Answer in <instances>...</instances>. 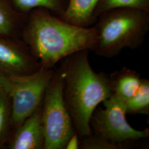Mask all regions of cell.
Segmentation results:
<instances>
[{"mask_svg":"<svg viewBox=\"0 0 149 149\" xmlns=\"http://www.w3.org/2000/svg\"><path fill=\"white\" fill-rule=\"evenodd\" d=\"M89 52L83 50L65 58L58 69L63 79L64 102L80 139L92 134L91 116L112 94L109 75L92 69Z\"/></svg>","mask_w":149,"mask_h":149,"instance_id":"6da1fadb","label":"cell"},{"mask_svg":"<svg viewBox=\"0 0 149 149\" xmlns=\"http://www.w3.org/2000/svg\"><path fill=\"white\" fill-rule=\"evenodd\" d=\"M43 8L33 10L25 37L41 66L51 69L65 58L83 50L93 51L97 42L93 27L64 21Z\"/></svg>","mask_w":149,"mask_h":149,"instance_id":"7a4b0ae2","label":"cell"},{"mask_svg":"<svg viewBox=\"0 0 149 149\" xmlns=\"http://www.w3.org/2000/svg\"><path fill=\"white\" fill-rule=\"evenodd\" d=\"M94 26L97 42L93 51L108 59L123 49H136L149 31V12L132 8H117L98 17Z\"/></svg>","mask_w":149,"mask_h":149,"instance_id":"3957f363","label":"cell"},{"mask_svg":"<svg viewBox=\"0 0 149 149\" xmlns=\"http://www.w3.org/2000/svg\"><path fill=\"white\" fill-rule=\"evenodd\" d=\"M42 122L45 149H65L68 141L76 132L64 102L63 79L58 70L43 97Z\"/></svg>","mask_w":149,"mask_h":149,"instance_id":"277c9868","label":"cell"},{"mask_svg":"<svg viewBox=\"0 0 149 149\" xmlns=\"http://www.w3.org/2000/svg\"><path fill=\"white\" fill-rule=\"evenodd\" d=\"M54 71L41 68L26 75L10 76L7 93L12 100V118L20 126L42 104Z\"/></svg>","mask_w":149,"mask_h":149,"instance_id":"5b68a950","label":"cell"},{"mask_svg":"<svg viewBox=\"0 0 149 149\" xmlns=\"http://www.w3.org/2000/svg\"><path fill=\"white\" fill-rule=\"evenodd\" d=\"M97 107L90 119L93 133L118 144L149 137V129L137 130L127 122L125 102L111 96Z\"/></svg>","mask_w":149,"mask_h":149,"instance_id":"8992f818","label":"cell"},{"mask_svg":"<svg viewBox=\"0 0 149 149\" xmlns=\"http://www.w3.org/2000/svg\"><path fill=\"white\" fill-rule=\"evenodd\" d=\"M41 65L23 50L0 40V69L10 76L26 75L37 71Z\"/></svg>","mask_w":149,"mask_h":149,"instance_id":"52a82bcc","label":"cell"},{"mask_svg":"<svg viewBox=\"0 0 149 149\" xmlns=\"http://www.w3.org/2000/svg\"><path fill=\"white\" fill-rule=\"evenodd\" d=\"M42 104L19 126L11 145L13 149H44Z\"/></svg>","mask_w":149,"mask_h":149,"instance_id":"ba28073f","label":"cell"},{"mask_svg":"<svg viewBox=\"0 0 149 149\" xmlns=\"http://www.w3.org/2000/svg\"><path fill=\"white\" fill-rule=\"evenodd\" d=\"M111 96L126 102L138 90L142 79L136 71L126 67L109 75Z\"/></svg>","mask_w":149,"mask_h":149,"instance_id":"9c48e42d","label":"cell"},{"mask_svg":"<svg viewBox=\"0 0 149 149\" xmlns=\"http://www.w3.org/2000/svg\"><path fill=\"white\" fill-rule=\"evenodd\" d=\"M100 0H69L64 15V21L81 27H89L96 22L95 11Z\"/></svg>","mask_w":149,"mask_h":149,"instance_id":"30bf717a","label":"cell"},{"mask_svg":"<svg viewBox=\"0 0 149 149\" xmlns=\"http://www.w3.org/2000/svg\"><path fill=\"white\" fill-rule=\"evenodd\" d=\"M128 114H149V80L142 79L138 91L125 103Z\"/></svg>","mask_w":149,"mask_h":149,"instance_id":"8fae6325","label":"cell"},{"mask_svg":"<svg viewBox=\"0 0 149 149\" xmlns=\"http://www.w3.org/2000/svg\"><path fill=\"white\" fill-rule=\"evenodd\" d=\"M69 0H13L21 11L29 12L38 8L51 11L59 17L64 15Z\"/></svg>","mask_w":149,"mask_h":149,"instance_id":"7c38bea8","label":"cell"},{"mask_svg":"<svg viewBox=\"0 0 149 149\" xmlns=\"http://www.w3.org/2000/svg\"><path fill=\"white\" fill-rule=\"evenodd\" d=\"M117 8H132L149 12V0H100L95 11L96 19L103 13Z\"/></svg>","mask_w":149,"mask_h":149,"instance_id":"4fadbf2b","label":"cell"},{"mask_svg":"<svg viewBox=\"0 0 149 149\" xmlns=\"http://www.w3.org/2000/svg\"><path fill=\"white\" fill-rule=\"evenodd\" d=\"M125 145L118 144L95 134H91L80 140V149H122Z\"/></svg>","mask_w":149,"mask_h":149,"instance_id":"5bb4252c","label":"cell"},{"mask_svg":"<svg viewBox=\"0 0 149 149\" xmlns=\"http://www.w3.org/2000/svg\"><path fill=\"white\" fill-rule=\"evenodd\" d=\"M12 22L7 12L0 1V35L9 34L12 29Z\"/></svg>","mask_w":149,"mask_h":149,"instance_id":"9a60e30c","label":"cell"},{"mask_svg":"<svg viewBox=\"0 0 149 149\" xmlns=\"http://www.w3.org/2000/svg\"><path fill=\"white\" fill-rule=\"evenodd\" d=\"M7 95L5 91H0V137L3 132L6 120Z\"/></svg>","mask_w":149,"mask_h":149,"instance_id":"2e32d148","label":"cell"},{"mask_svg":"<svg viewBox=\"0 0 149 149\" xmlns=\"http://www.w3.org/2000/svg\"><path fill=\"white\" fill-rule=\"evenodd\" d=\"M80 139L78 134L75 133L72 135L67 142L65 149H79Z\"/></svg>","mask_w":149,"mask_h":149,"instance_id":"e0dca14e","label":"cell"},{"mask_svg":"<svg viewBox=\"0 0 149 149\" xmlns=\"http://www.w3.org/2000/svg\"><path fill=\"white\" fill-rule=\"evenodd\" d=\"M8 85V76L6 77L1 72H0V91H5L7 93Z\"/></svg>","mask_w":149,"mask_h":149,"instance_id":"ac0fdd59","label":"cell"}]
</instances>
